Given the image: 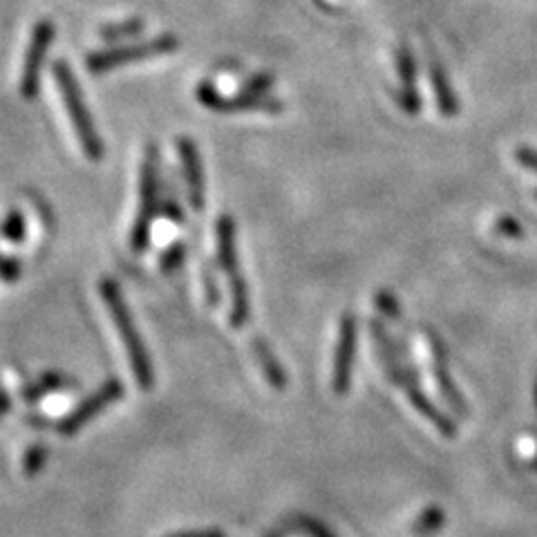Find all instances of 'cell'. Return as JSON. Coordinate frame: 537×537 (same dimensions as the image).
<instances>
[{
	"label": "cell",
	"mask_w": 537,
	"mask_h": 537,
	"mask_svg": "<svg viewBox=\"0 0 537 537\" xmlns=\"http://www.w3.org/2000/svg\"><path fill=\"white\" fill-rule=\"evenodd\" d=\"M354 336H356V320L352 314H345L341 320V343H338L336 358V385L343 388L350 372V358L354 352Z\"/></svg>",
	"instance_id": "12"
},
{
	"label": "cell",
	"mask_w": 537,
	"mask_h": 537,
	"mask_svg": "<svg viewBox=\"0 0 537 537\" xmlns=\"http://www.w3.org/2000/svg\"><path fill=\"white\" fill-rule=\"evenodd\" d=\"M157 148L150 144L146 148L144 162H141V182H139V209L137 220L130 233V247L141 253L150 242V226L157 215Z\"/></svg>",
	"instance_id": "4"
},
{
	"label": "cell",
	"mask_w": 537,
	"mask_h": 537,
	"mask_svg": "<svg viewBox=\"0 0 537 537\" xmlns=\"http://www.w3.org/2000/svg\"><path fill=\"white\" fill-rule=\"evenodd\" d=\"M397 68L401 77V92L397 94V99L408 115H417L421 108V99L417 94V63H414V54L410 52V47H399Z\"/></svg>",
	"instance_id": "10"
},
{
	"label": "cell",
	"mask_w": 537,
	"mask_h": 537,
	"mask_svg": "<svg viewBox=\"0 0 537 537\" xmlns=\"http://www.w3.org/2000/svg\"><path fill=\"white\" fill-rule=\"evenodd\" d=\"M54 79H56V86H59V90H61L63 106H65V110H68L70 121L74 126V133H77V137H79L83 153H86V157L92 159V162H99V159L103 157V141L97 133V128H94L90 110L86 106V101H83L79 81L72 74L70 65L65 61H56L54 63Z\"/></svg>",
	"instance_id": "2"
},
{
	"label": "cell",
	"mask_w": 537,
	"mask_h": 537,
	"mask_svg": "<svg viewBox=\"0 0 537 537\" xmlns=\"http://www.w3.org/2000/svg\"><path fill=\"white\" fill-rule=\"evenodd\" d=\"M515 162L531 173H537V150L529 146H520L515 150Z\"/></svg>",
	"instance_id": "17"
},
{
	"label": "cell",
	"mask_w": 537,
	"mask_h": 537,
	"mask_svg": "<svg viewBox=\"0 0 537 537\" xmlns=\"http://www.w3.org/2000/svg\"><path fill=\"white\" fill-rule=\"evenodd\" d=\"M182 260H184V244L175 242L173 247L162 256V271L173 273L179 265H182Z\"/></svg>",
	"instance_id": "16"
},
{
	"label": "cell",
	"mask_w": 537,
	"mask_h": 537,
	"mask_svg": "<svg viewBox=\"0 0 537 537\" xmlns=\"http://www.w3.org/2000/svg\"><path fill=\"white\" fill-rule=\"evenodd\" d=\"M9 408V399H7V394L5 392H0V417H3L5 410Z\"/></svg>",
	"instance_id": "23"
},
{
	"label": "cell",
	"mask_w": 537,
	"mask_h": 537,
	"mask_svg": "<svg viewBox=\"0 0 537 537\" xmlns=\"http://www.w3.org/2000/svg\"><path fill=\"white\" fill-rule=\"evenodd\" d=\"M218 258L220 267L229 278L231 287V325L240 329L249 318V289L240 273L238 247H235V222L229 215H222L218 220Z\"/></svg>",
	"instance_id": "3"
},
{
	"label": "cell",
	"mask_w": 537,
	"mask_h": 537,
	"mask_svg": "<svg viewBox=\"0 0 537 537\" xmlns=\"http://www.w3.org/2000/svg\"><path fill=\"white\" fill-rule=\"evenodd\" d=\"M21 276V262L14 258H3L0 260V278L7 282H14Z\"/></svg>",
	"instance_id": "20"
},
{
	"label": "cell",
	"mask_w": 537,
	"mask_h": 537,
	"mask_svg": "<svg viewBox=\"0 0 537 537\" xmlns=\"http://www.w3.org/2000/svg\"><path fill=\"white\" fill-rule=\"evenodd\" d=\"M182 537H218V535H182Z\"/></svg>",
	"instance_id": "24"
},
{
	"label": "cell",
	"mask_w": 537,
	"mask_h": 537,
	"mask_svg": "<svg viewBox=\"0 0 537 537\" xmlns=\"http://www.w3.org/2000/svg\"><path fill=\"white\" fill-rule=\"evenodd\" d=\"M426 59H428V74H430L432 88H435V97L439 103V112L444 117H455L459 112V101L455 97V92H452L448 72L444 70V65H441L439 56L435 54L432 47H428Z\"/></svg>",
	"instance_id": "11"
},
{
	"label": "cell",
	"mask_w": 537,
	"mask_h": 537,
	"mask_svg": "<svg viewBox=\"0 0 537 537\" xmlns=\"http://www.w3.org/2000/svg\"><path fill=\"white\" fill-rule=\"evenodd\" d=\"M179 47L177 36L173 34H164L157 36L153 41L139 43V45H130V47H117V50H103V52H94L88 56V70L94 74L108 72L112 68H119V65H128V63H137V61H146V59H155V56H164L171 54Z\"/></svg>",
	"instance_id": "5"
},
{
	"label": "cell",
	"mask_w": 537,
	"mask_h": 537,
	"mask_svg": "<svg viewBox=\"0 0 537 537\" xmlns=\"http://www.w3.org/2000/svg\"><path fill=\"white\" fill-rule=\"evenodd\" d=\"M271 86H273V77H269V74H260V77H253L249 81H244L242 92L262 94V92H267Z\"/></svg>",
	"instance_id": "18"
},
{
	"label": "cell",
	"mask_w": 537,
	"mask_h": 537,
	"mask_svg": "<svg viewBox=\"0 0 537 537\" xmlns=\"http://www.w3.org/2000/svg\"><path fill=\"white\" fill-rule=\"evenodd\" d=\"M253 352H256L260 365L265 367L267 379H269L271 383H276V385H282V383H285V379H282V372H280L278 363L273 361V354H271L269 347L265 345V341H262V338H256V341H253Z\"/></svg>",
	"instance_id": "14"
},
{
	"label": "cell",
	"mask_w": 537,
	"mask_h": 537,
	"mask_svg": "<svg viewBox=\"0 0 537 537\" xmlns=\"http://www.w3.org/2000/svg\"><path fill=\"white\" fill-rule=\"evenodd\" d=\"M177 153L182 159L186 186H188V200L195 211L204 209V168H202V157L200 150H197L195 141L191 137H179L177 139Z\"/></svg>",
	"instance_id": "8"
},
{
	"label": "cell",
	"mask_w": 537,
	"mask_h": 537,
	"mask_svg": "<svg viewBox=\"0 0 537 537\" xmlns=\"http://www.w3.org/2000/svg\"><path fill=\"white\" fill-rule=\"evenodd\" d=\"M146 23L139 21V18H130L128 23H119V25H108L101 30V39L106 41H119V39H133V36H139L144 32Z\"/></svg>",
	"instance_id": "13"
},
{
	"label": "cell",
	"mask_w": 537,
	"mask_h": 537,
	"mask_svg": "<svg viewBox=\"0 0 537 537\" xmlns=\"http://www.w3.org/2000/svg\"><path fill=\"white\" fill-rule=\"evenodd\" d=\"M119 397H121V383L108 381L97 394H94V397H90L86 403H81L79 408L70 414L68 421L63 423V432H68V435L70 432H77L81 426H86L90 419L97 417L106 405L115 403Z\"/></svg>",
	"instance_id": "9"
},
{
	"label": "cell",
	"mask_w": 537,
	"mask_h": 537,
	"mask_svg": "<svg viewBox=\"0 0 537 537\" xmlns=\"http://www.w3.org/2000/svg\"><path fill=\"white\" fill-rule=\"evenodd\" d=\"M197 99H200L209 110L218 112H271V115L282 112V101L278 99L247 92L238 94V97H222V94L218 90H213L211 83L206 81L197 86Z\"/></svg>",
	"instance_id": "7"
},
{
	"label": "cell",
	"mask_w": 537,
	"mask_h": 537,
	"mask_svg": "<svg viewBox=\"0 0 537 537\" xmlns=\"http://www.w3.org/2000/svg\"><path fill=\"white\" fill-rule=\"evenodd\" d=\"M3 235L12 242H23L25 240V220L18 211H12L7 215V220L3 224Z\"/></svg>",
	"instance_id": "15"
},
{
	"label": "cell",
	"mask_w": 537,
	"mask_h": 537,
	"mask_svg": "<svg viewBox=\"0 0 537 537\" xmlns=\"http://www.w3.org/2000/svg\"><path fill=\"white\" fill-rule=\"evenodd\" d=\"M374 303L379 305V309L383 314H388L390 318H399V303H397V298H394V296L381 291V294L374 296Z\"/></svg>",
	"instance_id": "19"
},
{
	"label": "cell",
	"mask_w": 537,
	"mask_h": 537,
	"mask_svg": "<svg viewBox=\"0 0 537 537\" xmlns=\"http://www.w3.org/2000/svg\"><path fill=\"white\" fill-rule=\"evenodd\" d=\"M54 41V25L52 21H39L32 30V41L27 47L25 63H23V77H21V94L23 99L32 101L39 97L41 88V70L47 54V47Z\"/></svg>",
	"instance_id": "6"
},
{
	"label": "cell",
	"mask_w": 537,
	"mask_h": 537,
	"mask_svg": "<svg viewBox=\"0 0 537 537\" xmlns=\"http://www.w3.org/2000/svg\"><path fill=\"white\" fill-rule=\"evenodd\" d=\"M101 298L103 303H106L108 312L112 314V320H115L121 341H124V347L130 356V365H133V372L137 376V383L141 388H150V385H153V365H150L144 341H141V336L133 323V316H130L115 280L110 278L101 280Z\"/></svg>",
	"instance_id": "1"
},
{
	"label": "cell",
	"mask_w": 537,
	"mask_h": 537,
	"mask_svg": "<svg viewBox=\"0 0 537 537\" xmlns=\"http://www.w3.org/2000/svg\"><path fill=\"white\" fill-rule=\"evenodd\" d=\"M497 226H499V229H511V235H522V229H520V226H517L515 222H511V220H508V218L499 220V222H497Z\"/></svg>",
	"instance_id": "21"
},
{
	"label": "cell",
	"mask_w": 537,
	"mask_h": 537,
	"mask_svg": "<svg viewBox=\"0 0 537 537\" xmlns=\"http://www.w3.org/2000/svg\"><path fill=\"white\" fill-rule=\"evenodd\" d=\"M535 197H537V193H535Z\"/></svg>",
	"instance_id": "25"
},
{
	"label": "cell",
	"mask_w": 537,
	"mask_h": 537,
	"mask_svg": "<svg viewBox=\"0 0 537 537\" xmlns=\"http://www.w3.org/2000/svg\"><path fill=\"white\" fill-rule=\"evenodd\" d=\"M168 218L175 220V222H182L184 220L182 209H177V206H168Z\"/></svg>",
	"instance_id": "22"
}]
</instances>
